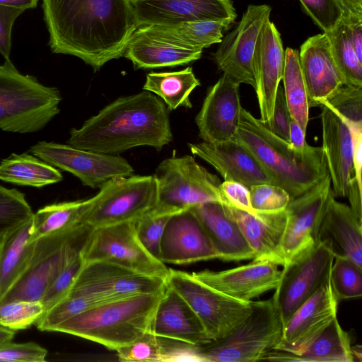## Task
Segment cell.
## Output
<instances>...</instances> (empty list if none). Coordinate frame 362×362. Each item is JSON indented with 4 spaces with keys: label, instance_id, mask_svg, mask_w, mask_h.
Segmentation results:
<instances>
[{
    "label": "cell",
    "instance_id": "obj_1",
    "mask_svg": "<svg viewBox=\"0 0 362 362\" xmlns=\"http://www.w3.org/2000/svg\"><path fill=\"white\" fill-rule=\"evenodd\" d=\"M53 53L76 57L99 70L124 55L136 29L129 0H42Z\"/></svg>",
    "mask_w": 362,
    "mask_h": 362
},
{
    "label": "cell",
    "instance_id": "obj_2",
    "mask_svg": "<svg viewBox=\"0 0 362 362\" xmlns=\"http://www.w3.org/2000/svg\"><path fill=\"white\" fill-rule=\"evenodd\" d=\"M173 140L168 110L155 94L144 90L117 98L72 128L67 144L96 153L117 155L147 146L160 151Z\"/></svg>",
    "mask_w": 362,
    "mask_h": 362
},
{
    "label": "cell",
    "instance_id": "obj_3",
    "mask_svg": "<svg viewBox=\"0 0 362 362\" xmlns=\"http://www.w3.org/2000/svg\"><path fill=\"white\" fill-rule=\"evenodd\" d=\"M233 139L255 156L291 199L305 192L329 175L321 147L308 144L303 151L296 149L243 107Z\"/></svg>",
    "mask_w": 362,
    "mask_h": 362
},
{
    "label": "cell",
    "instance_id": "obj_4",
    "mask_svg": "<svg viewBox=\"0 0 362 362\" xmlns=\"http://www.w3.org/2000/svg\"><path fill=\"white\" fill-rule=\"evenodd\" d=\"M163 292L97 305L58 325L53 332L77 336L117 351L150 331Z\"/></svg>",
    "mask_w": 362,
    "mask_h": 362
},
{
    "label": "cell",
    "instance_id": "obj_5",
    "mask_svg": "<svg viewBox=\"0 0 362 362\" xmlns=\"http://www.w3.org/2000/svg\"><path fill=\"white\" fill-rule=\"evenodd\" d=\"M61 101L56 87L21 74L10 59L0 65L1 130L21 134L40 131L59 114Z\"/></svg>",
    "mask_w": 362,
    "mask_h": 362
},
{
    "label": "cell",
    "instance_id": "obj_6",
    "mask_svg": "<svg viewBox=\"0 0 362 362\" xmlns=\"http://www.w3.org/2000/svg\"><path fill=\"white\" fill-rule=\"evenodd\" d=\"M283 322L273 298L251 302L247 316L220 340L198 347L200 361L255 362L279 344Z\"/></svg>",
    "mask_w": 362,
    "mask_h": 362
},
{
    "label": "cell",
    "instance_id": "obj_7",
    "mask_svg": "<svg viewBox=\"0 0 362 362\" xmlns=\"http://www.w3.org/2000/svg\"><path fill=\"white\" fill-rule=\"evenodd\" d=\"M153 177L157 185L156 203L150 211L153 214L171 216L206 202H224L219 178L192 156L162 160Z\"/></svg>",
    "mask_w": 362,
    "mask_h": 362
},
{
    "label": "cell",
    "instance_id": "obj_8",
    "mask_svg": "<svg viewBox=\"0 0 362 362\" xmlns=\"http://www.w3.org/2000/svg\"><path fill=\"white\" fill-rule=\"evenodd\" d=\"M91 230L83 223L73 229L34 240L33 252L26 270L0 304L18 300L40 301L58 274L81 253Z\"/></svg>",
    "mask_w": 362,
    "mask_h": 362
},
{
    "label": "cell",
    "instance_id": "obj_9",
    "mask_svg": "<svg viewBox=\"0 0 362 362\" xmlns=\"http://www.w3.org/2000/svg\"><path fill=\"white\" fill-rule=\"evenodd\" d=\"M153 175L117 177L104 183L89 199L83 222L91 228L134 222L156 205Z\"/></svg>",
    "mask_w": 362,
    "mask_h": 362
},
{
    "label": "cell",
    "instance_id": "obj_10",
    "mask_svg": "<svg viewBox=\"0 0 362 362\" xmlns=\"http://www.w3.org/2000/svg\"><path fill=\"white\" fill-rule=\"evenodd\" d=\"M83 263L105 262L166 279L170 269L152 256L136 233L134 222L92 228L81 252Z\"/></svg>",
    "mask_w": 362,
    "mask_h": 362
},
{
    "label": "cell",
    "instance_id": "obj_11",
    "mask_svg": "<svg viewBox=\"0 0 362 362\" xmlns=\"http://www.w3.org/2000/svg\"><path fill=\"white\" fill-rule=\"evenodd\" d=\"M166 283L189 304L212 341L226 337L251 311V302L228 296L195 279L170 269Z\"/></svg>",
    "mask_w": 362,
    "mask_h": 362
},
{
    "label": "cell",
    "instance_id": "obj_12",
    "mask_svg": "<svg viewBox=\"0 0 362 362\" xmlns=\"http://www.w3.org/2000/svg\"><path fill=\"white\" fill-rule=\"evenodd\" d=\"M334 255L317 240L281 270L272 296L284 325L295 310L329 279Z\"/></svg>",
    "mask_w": 362,
    "mask_h": 362
},
{
    "label": "cell",
    "instance_id": "obj_13",
    "mask_svg": "<svg viewBox=\"0 0 362 362\" xmlns=\"http://www.w3.org/2000/svg\"><path fill=\"white\" fill-rule=\"evenodd\" d=\"M30 153L49 165L76 177L93 189L100 187L110 179L133 175L134 168L124 158L96 153L55 142L39 141Z\"/></svg>",
    "mask_w": 362,
    "mask_h": 362
},
{
    "label": "cell",
    "instance_id": "obj_14",
    "mask_svg": "<svg viewBox=\"0 0 362 362\" xmlns=\"http://www.w3.org/2000/svg\"><path fill=\"white\" fill-rule=\"evenodd\" d=\"M166 279L144 274L105 262L83 263L69 291L95 297L103 303L141 294L158 293Z\"/></svg>",
    "mask_w": 362,
    "mask_h": 362
},
{
    "label": "cell",
    "instance_id": "obj_15",
    "mask_svg": "<svg viewBox=\"0 0 362 362\" xmlns=\"http://www.w3.org/2000/svg\"><path fill=\"white\" fill-rule=\"evenodd\" d=\"M272 8L267 4L249 5L234 29L220 42L214 59L223 74L239 83L255 87L252 59L255 45Z\"/></svg>",
    "mask_w": 362,
    "mask_h": 362
},
{
    "label": "cell",
    "instance_id": "obj_16",
    "mask_svg": "<svg viewBox=\"0 0 362 362\" xmlns=\"http://www.w3.org/2000/svg\"><path fill=\"white\" fill-rule=\"evenodd\" d=\"M332 194L328 175L305 192L291 199L285 209L286 226L281 246L283 267L317 241L320 223Z\"/></svg>",
    "mask_w": 362,
    "mask_h": 362
},
{
    "label": "cell",
    "instance_id": "obj_17",
    "mask_svg": "<svg viewBox=\"0 0 362 362\" xmlns=\"http://www.w3.org/2000/svg\"><path fill=\"white\" fill-rule=\"evenodd\" d=\"M339 301L329 279L291 315L275 349L299 356L337 317Z\"/></svg>",
    "mask_w": 362,
    "mask_h": 362
},
{
    "label": "cell",
    "instance_id": "obj_18",
    "mask_svg": "<svg viewBox=\"0 0 362 362\" xmlns=\"http://www.w3.org/2000/svg\"><path fill=\"white\" fill-rule=\"evenodd\" d=\"M136 27L237 17L231 0H129Z\"/></svg>",
    "mask_w": 362,
    "mask_h": 362
},
{
    "label": "cell",
    "instance_id": "obj_19",
    "mask_svg": "<svg viewBox=\"0 0 362 362\" xmlns=\"http://www.w3.org/2000/svg\"><path fill=\"white\" fill-rule=\"evenodd\" d=\"M239 87L223 74L210 87L195 117L202 141L214 144L233 139L243 107Z\"/></svg>",
    "mask_w": 362,
    "mask_h": 362
},
{
    "label": "cell",
    "instance_id": "obj_20",
    "mask_svg": "<svg viewBox=\"0 0 362 362\" xmlns=\"http://www.w3.org/2000/svg\"><path fill=\"white\" fill-rule=\"evenodd\" d=\"M214 259H218V255L190 209L169 217L160 244L159 259L162 262L187 264Z\"/></svg>",
    "mask_w": 362,
    "mask_h": 362
},
{
    "label": "cell",
    "instance_id": "obj_21",
    "mask_svg": "<svg viewBox=\"0 0 362 362\" xmlns=\"http://www.w3.org/2000/svg\"><path fill=\"white\" fill-rule=\"evenodd\" d=\"M192 275L211 288L236 300L250 302L274 290L281 277L278 265L268 260L252 259L248 264L219 272L203 270Z\"/></svg>",
    "mask_w": 362,
    "mask_h": 362
},
{
    "label": "cell",
    "instance_id": "obj_22",
    "mask_svg": "<svg viewBox=\"0 0 362 362\" xmlns=\"http://www.w3.org/2000/svg\"><path fill=\"white\" fill-rule=\"evenodd\" d=\"M285 51L280 33L269 20L257 39L252 59L260 119L267 123L272 118L276 90L282 80Z\"/></svg>",
    "mask_w": 362,
    "mask_h": 362
},
{
    "label": "cell",
    "instance_id": "obj_23",
    "mask_svg": "<svg viewBox=\"0 0 362 362\" xmlns=\"http://www.w3.org/2000/svg\"><path fill=\"white\" fill-rule=\"evenodd\" d=\"M191 153L211 165L224 180L247 187L262 183L276 185L272 175L245 146L230 139L218 143L189 144Z\"/></svg>",
    "mask_w": 362,
    "mask_h": 362
},
{
    "label": "cell",
    "instance_id": "obj_24",
    "mask_svg": "<svg viewBox=\"0 0 362 362\" xmlns=\"http://www.w3.org/2000/svg\"><path fill=\"white\" fill-rule=\"evenodd\" d=\"M298 54L309 106L322 107L344 84L327 35L323 33L308 37L302 44Z\"/></svg>",
    "mask_w": 362,
    "mask_h": 362
},
{
    "label": "cell",
    "instance_id": "obj_25",
    "mask_svg": "<svg viewBox=\"0 0 362 362\" xmlns=\"http://www.w3.org/2000/svg\"><path fill=\"white\" fill-rule=\"evenodd\" d=\"M320 114L322 145L329 176L335 197H346L354 176L352 140L346 124L333 110L322 106Z\"/></svg>",
    "mask_w": 362,
    "mask_h": 362
},
{
    "label": "cell",
    "instance_id": "obj_26",
    "mask_svg": "<svg viewBox=\"0 0 362 362\" xmlns=\"http://www.w3.org/2000/svg\"><path fill=\"white\" fill-rule=\"evenodd\" d=\"M150 331L159 337L195 346L212 341L192 308L168 284L155 310Z\"/></svg>",
    "mask_w": 362,
    "mask_h": 362
},
{
    "label": "cell",
    "instance_id": "obj_27",
    "mask_svg": "<svg viewBox=\"0 0 362 362\" xmlns=\"http://www.w3.org/2000/svg\"><path fill=\"white\" fill-rule=\"evenodd\" d=\"M223 204L252 249L253 259L268 260L283 267L284 259L281 246L286 226V210L252 214L226 202Z\"/></svg>",
    "mask_w": 362,
    "mask_h": 362
},
{
    "label": "cell",
    "instance_id": "obj_28",
    "mask_svg": "<svg viewBox=\"0 0 362 362\" xmlns=\"http://www.w3.org/2000/svg\"><path fill=\"white\" fill-rule=\"evenodd\" d=\"M317 240L324 243L334 257L348 258L362 268V221L351 207L331 194L325 210Z\"/></svg>",
    "mask_w": 362,
    "mask_h": 362
},
{
    "label": "cell",
    "instance_id": "obj_29",
    "mask_svg": "<svg viewBox=\"0 0 362 362\" xmlns=\"http://www.w3.org/2000/svg\"><path fill=\"white\" fill-rule=\"evenodd\" d=\"M206 232L217 255L224 261L253 259L255 253L222 202H211L190 209Z\"/></svg>",
    "mask_w": 362,
    "mask_h": 362
},
{
    "label": "cell",
    "instance_id": "obj_30",
    "mask_svg": "<svg viewBox=\"0 0 362 362\" xmlns=\"http://www.w3.org/2000/svg\"><path fill=\"white\" fill-rule=\"evenodd\" d=\"M202 52L165 41L139 27L129 37L123 56L136 69H148L187 64L199 59Z\"/></svg>",
    "mask_w": 362,
    "mask_h": 362
},
{
    "label": "cell",
    "instance_id": "obj_31",
    "mask_svg": "<svg viewBox=\"0 0 362 362\" xmlns=\"http://www.w3.org/2000/svg\"><path fill=\"white\" fill-rule=\"evenodd\" d=\"M32 225L33 218L0 238V302L30 263L35 246Z\"/></svg>",
    "mask_w": 362,
    "mask_h": 362
},
{
    "label": "cell",
    "instance_id": "obj_32",
    "mask_svg": "<svg viewBox=\"0 0 362 362\" xmlns=\"http://www.w3.org/2000/svg\"><path fill=\"white\" fill-rule=\"evenodd\" d=\"M233 21L208 20L185 22L170 25L142 26L148 32L171 43L191 49H202L220 43Z\"/></svg>",
    "mask_w": 362,
    "mask_h": 362
},
{
    "label": "cell",
    "instance_id": "obj_33",
    "mask_svg": "<svg viewBox=\"0 0 362 362\" xmlns=\"http://www.w3.org/2000/svg\"><path fill=\"white\" fill-rule=\"evenodd\" d=\"M62 179L58 168L33 154L12 153L0 163V180L13 185L42 187Z\"/></svg>",
    "mask_w": 362,
    "mask_h": 362
},
{
    "label": "cell",
    "instance_id": "obj_34",
    "mask_svg": "<svg viewBox=\"0 0 362 362\" xmlns=\"http://www.w3.org/2000/svg\"><path fill=\"white\" fill-rule=\"evenodd\" d=\"M200 86L192 67L175 71L150 72L146 75L144 90L149 91L160 98L168 111L177 107L191 108L192 92Z\"/></svg>",
    "mask_w": 362,
    "mask_h": 362
},
{
    "label": "cell",
    "instance_id": "obj_35",
    "mask_svg": "<svg viewBox=\"0 0 362 362\" xmlns=\"http://www.w3.org/2000/svg\"><path fill=\"white\" fill-rule=\"evenodd\" d=\"M89 199L46 205L33 214L30 241L73 229L83 223Z\"/></svg>",
    "mask_w": 362,
    "mask_h": 362
},
{
    "label": "cell",
    "instance_id": "obj_36",
    "mask_svg": "<svg viewBox=\"0 0 362 362\" xmlns=\"http://www.w3.org/2000/svg\"><path fill=\"white\" fill-rule=\"evenodd\" d=\"M349 334L337 318L299 356H291V361L354 362Z\"/></svg>",
    "mask_w": 362,
    "mask_h": 362
},
{
    "label": "cell",
    "instance_id": "obj_37",
    "mask_svg": "<svg viewBox=\"0 0 362 362\" xmlns=\"http://www.w3.org/2000/svg\"><path fill=\"white\" fill-rule=\"evenodd\" d=\"M281 81H283L284 96L291 117L306 133L310 106L298 50L289 47L285 50L284 68Z\"/></svg>",
    "mask_w": 362,
    "mask_h": 362
},
{
    "label": "cell",
    "instance_id": "obj_38",
    "mask_svg": "<svg viewBox=\"0 0 362 362\" xmlns=\"http://www.w3.org/2000/svg\"><path fill=\"white\" fill-rule=\"evenodd\" d=\"M325 34L344 84L362 86V62L358 59L355 52L349 27L344 18L332 30Z\"/></svg>",
    "mask_w": 362,
    "mask_h": 362
},
{
    "label": "cell",
    "instance_id": "obj_39",
    "mask_svg": "<svg viewBox=\"0 0 362 362\" xmlns=\"http://www.w3.org/2000/svg\"><path fill=\"white\" fill-rule=\"evenodd\" d=\"M101 303L103 302L95 297L69 291L45 313L35 325L40 331L53 332L54 328L62 322Z\"/></svg>",
    "mask_w": 362,
    "mask_h": 362
},
{
    "label": "cell",
    "instance_id": "obj_40",
    "mask_svg": "<svg viewBox=\"0 0 362 362\" xmlns=\"http://www.w3.org/2000/svg\"><path fill=\"white\" fill-rule=\"evenodd\" d=\"M329 279L339 302L361 296L362 268L348 258L334 257Z\"/></svg>",
    "mask_w": 362,
    "mask_h": 362
},
{
    "label": "cell",
    "instance_id": "obj_41",
    "mask_svg": "<svg viewBox=\"0 0 362 362\" xmlns=\"http://www.w3.org/2000/svg\"><path fill=\"white\" fill-rule=\"evenodd\" d=\"M116 351L123 362H167V339L149 331Z\"/></svg>",
    "mask_w": 362,
    "mask_h": 362
},
{
    "label": "cell",
    "instance_id": "obj_42",
    "mask_svg": "<svg viewBox=\"0 0 362 362\" xmlns=\"http://www.w3.org/2000/svg\"><path fill=\"white\" fill-rule=\"evenodd\" d=\"M33 214L23 192L0 185V238L30 220Z\"/></svg>",
    "mask_w": 362,
    "mask_h": 362
},
{
    "label": "cell",
    "instance_id": "obj_43",
    "mask_svg": "<svg viewBox=\"0 0 362 362\" xmlns=\"http://www.w3.org/2000/svg\"><path fill=\"white\" fill-rule=\"evenodd\" d=\"M43 305L37 300H12L0 304V325L13 331L25 329L42 316Z\"/></svg>",
    "mask_w": 362,
    "mask_h": 362
},
{
    "label": "cell",
    "instance_id": "obj_44",
    "mask_svg": "<svg viewBox=\"0 0 362 362\" xmlns=\"http://www.w3.org/2000/svg\"><path fill=\"white\" fill-rule=\"evenodd\" d=\"M322 106L329 107L344 121L362 124V86L344 84Z\"/></svg>",
    "mask_w": 362,
    "mask_h": 362
},
{
    "label": "cell",
    "instance_id": "obj_45",
    "mask_svg": "<svg viewBox=\"0 0 362 362\" xmlns=\"http://www.w3.org/2000/svg\"><path fill=\"white\" fill-rule=\"evenodd\" d=\"M252 208L255 212L271 213L286 208L291 197L282 187L269 183L253 185L249 188Z\"/></svg>",
    "mask_w": 362,
    "mask_h": 362
},
{
    "label": "cell",
    "instance_id": "obj_46",
    "mask_svg": "<svg viewBox=\"0 0 362 362\" xmlns=\"http://www.w3.org/2000/svg\"><path fill=\"white\" fill-rule=\"evenodd\" d=\"M170 216L156 215L149 211L134 221L135 230L139 241L158 259L160 240Z\"/></svg>",
    "mask_w": 362,
    "mask_h": 362
},
{
    "label": "cell",
    "instance_id": "obj_47",
    "mask_svg": "<svg viewBox=\"0 0 362 362\" xmlns=\"http://www.w3.org/2000/svg\"><path fill=\"white\" fill-rule=\"evenodd\" d=\"M83 264L80 253L66 264L52 281L40 300L44 313L68 294Z\"/></svg>",
    "mask_w": 362,
    "mask_h": 362
},
{
    "label": "cell",
    "instance_id": "obj_48",
    "mask_svg": "<svg viewBox=\"0 0 362 362\" xmlns=\"http://www.w3.org/2000/svg\"><path fill=\"white\" fill-rule=\"evenodd\" d=\"M305 12L323 33L332 30L344 18L335 0H299Z\"/></svg>",
    "mask_w": 362,
    "mask_h": 362
},
{
    "label": "cell",
    "instance_id": "obj_49",
    "mask_svg": "<svg viewBox=\"0 0 362 362\" xmlns=\"http://www.w3.org/2000/svg\"><path fill=\"white\" fill-rule=\"evenodd\" d=\"M47 351L35 342L13 343L0 345V362H44Z\"/></svg>",
    "mask_w": 362,
    "mask_h": 362
},
{
    "label": "cell",
    "instance_id": "obj_50",
    "mask_svg": "<svg viewBox=\"0 0 362 362\" xmlns=\"http://www.w3.org/2000/svg\"><path fill=\"white\" fill-rule=\"evenodd\" d=\"M291 115L284 96L283 86L279 85L275 97L272 118L265 125L276 135L289 141Z\"/></svg>",
    "mask_w": 362,
    "mask_h": 362
},
{
    "label": "cell",
    "instance_id": "obj_51",
    "mask_svg": "<svg viewBox=\"0 0 362 362\" xmlns=\"http://www.w3.org/2000/svg\"><path fill=\"white\" fill-rule=\"evenodd\" d=\"M220 190L224 202L238 209L255 213L251 206L249 188L245 185L234 180H224L220 184Z\"/></svg>",
    "mask_w": 362,
    "mask_h": 362
},
{
    "label": "cell",
    "instance_id": "obj_52",
    "mask_svg": "<svg viewBox=\"0 0 362 362\" xmlns=\"http://www.w3.org/2000/svg\"><path fill=\"white\" fill-rule=\"evenodd\" d=\"M25 10L0 4V54L10 59L11 32L15 21Z\"/></svg>",
    "mask_w": 362,
    "mask_h": 362
},
{
    "label": "cell",
    "instance_id": "obj_53",
    "mask_svg": "<svg viewBox=\"0 0 362 362\" xmlns=\"http://www.w3.org/2000/svg\"><path fill=\"white\" fill-rule=\"evenodd\" d=\"M343 121L348 126L351 133L354 177L358 187L362 189V124Z\"/></svg>",
    "mask_w": 362,
    "mask_h": 362
},
{
    "label": "cell",
    "instance_id": "obj_54",
    "mask_svg": "<svg viewBox=\"0 0 362 362\" xmlns=\"http://www.w3.org/2000/svg\"><path fill=\"white\" fill-rule=\"evenodd\" d=\"M345 20L349 30L351 40L358 59L362 62V18H348Z\"/></svg>",
    "mask_w": 362,
    "mask_h": 362
},
{
    "label": "cell",
    "instance_id": "obj_55",
    "mask_svg": "<svg viewBox=\"0 0 362 362\" xmlns=\"http://www.w3.org/2000/svg\"><path fill=\"white\" fill-rule=\"evenodd\" d=\"M346 197L349 201V206L356 216L362 221V189L358 187L354 176L349 182Z\"/></svg>",
    "mask_w": 362,
    "mask_h": 362
},
{
    "label": "cell",
    "instance_id": "obj_56",
    "mask_svg": "<svg viewBox=\"0 0 362 362\" xmlns=\"http://www.w3.org/2000/svg\"><path fill=\"white\" fill-rule=\"evenodd\" d=\"M305 134L300 126L291 118L288 132V140L291 146L297 150H304L308 146Z\"/></svg>",
    "mask_w": 362,
    "mask_h": 362
},
{
    "label": "cell",
    "instance_id": "obj_57",
    "mask_svg": "<svg viewBox=\"0 0 362 362\" xmlns=\"http://www.w3.org/2000/svg\"><path fill=\"white\" fill-rule=\"evenodd\" d=\"M341 7L344 18H362V0H335Z\"/></svg>",
    "mask_w": 362,
    "mask_h": 362
},
{
    "label": "cell",
    "instance_id": "obj_58",
    "mask_svg": "<svg viewBox=\"0 0 362 362\" xmlns=\"http://www.w3.org/2000/svg\"><path fill=\"white\" fill-rule=\"evenodd\" d=\"M39 0H0V4L27 10L35 8Z\"/></svg>",
    "mask_w": 362,
    "mask_h": 362
},
{
    "label": "cell",
    "instance_id": "obj_59",
    "mask_svg": "<svg viewBox=\"0 0 362 362\" xmlns=\"http://www.w3.org/2000/svg\"><path fill=\"white\" fill-rule=\"evenodd\" d=\"M16 332V331L0 325V345L5 342L12 341Z\"/></svg>",
    "mask_w": 362,
    "mask_h": 362
},
{
    "label": "cell",
    "instance_id": "obj_60",
    "mask_svg": "<svg viewBox=\"0 0 362 362\" xmlns=\"http://www.w3.org/2000/svg\"><path fill=\"white\" fill-rule=\"evenodd\" d=\"M351 351L354 357V361H358L361 362L362 361V348L361 345H355L351 346Z\"/></svg>",
    "mask_w": 362,
    "mask_h": 362
}]
</instances>
